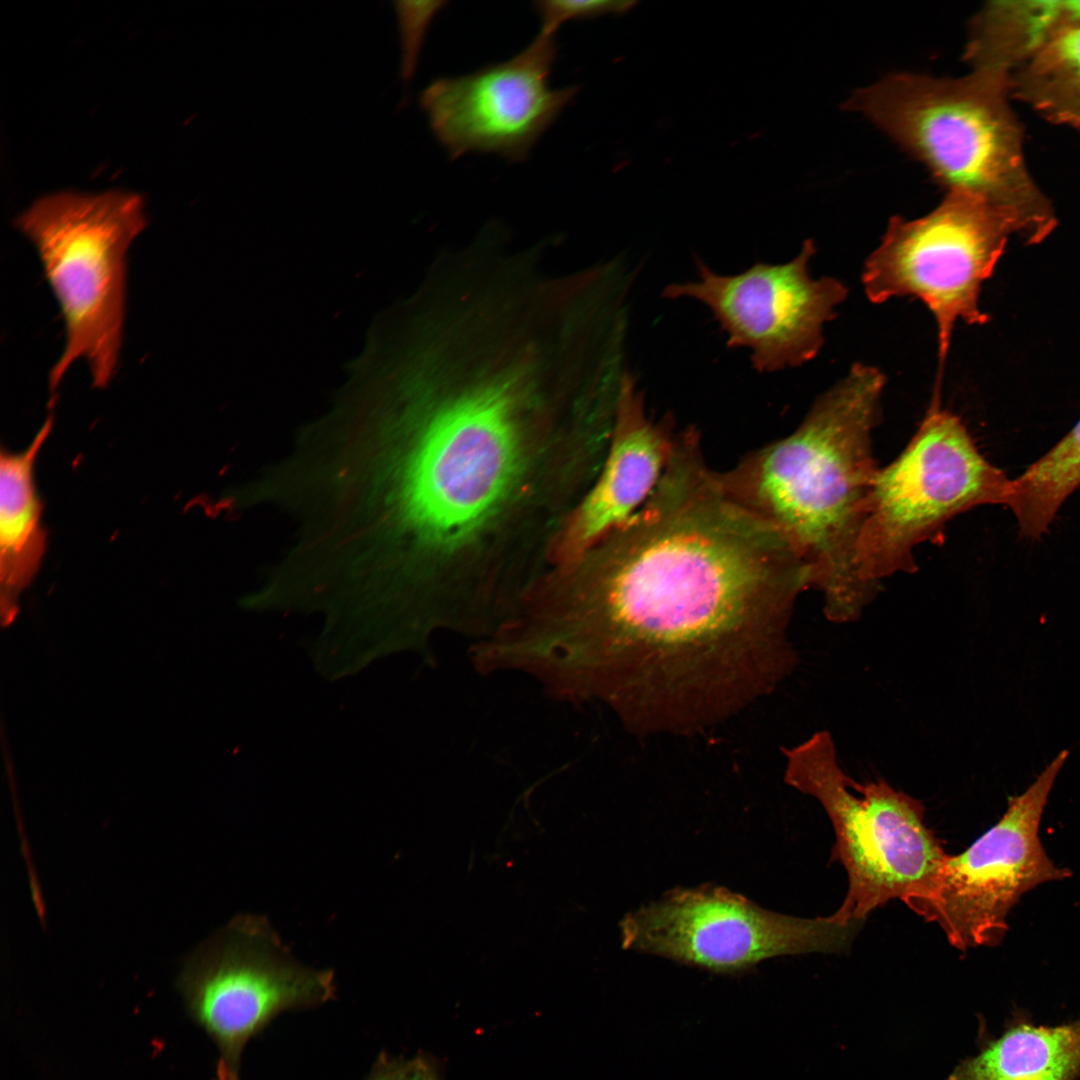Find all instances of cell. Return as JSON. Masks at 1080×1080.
<instances>
[{"mask_svg":"<svg viewBox=\"0 0 1080 1080\" xmlns=\"http://www.w3.org/2000/svg\"><path fill=\"white\" fill-rule=\"evenodd\" d=\"M376 373L312 427L305 516L326 563L350 577L396 534L438 546L470 537L514 480L521 430L541 406L582 391L586 328L542 291L491 280L433 287L384 341Z\"/></svg>","mask_w":1080,"mask_h":1080,"instance_id":"obj_1","label":"cell"},{"mask_svg":"<svg viewBox=\"0 0 1080 1080\" xmlns=\"http://www.w3.org/2000/svg\"><path fill=\"white\" fill-rule=\"evenodd\" d=\"M596 546L577 613L517 638L522 668L551 692L599 700L637 734H687L793 668L787 627L809 569L728 495L694 427L678 433L644 504Z\"/></svg>","mask_w":1080,"mask_h":1080,"instance_id":"obj_2","label":"cell"},{"mask_svg":"<svg viewBox=\"0 0 1080 1080\" xmlns=\"http://www.w3.org/2000/svg\"><path fill=\"white\" fill-rule=\"evenodd\" d=\"M884 386L878 368L854 364L792 433L717 472L732 499L796 550L835 621L855 619L879 588L861 578L856 553L879 471L872 432Z\"/></svg>","mask_w":1080,"mask_h":1080,"instance_id":"obj_3","label":"cell"},{"mask_svg":"<svg viewBox=\"0 0 1080 1080\" xmlns=\"http://www.w3.org/2000/svg\"><path fill=\"white\" fill-rule=\"evenodd\" d=\"M1011 100V75L974 69L957 78L892 73L856 89L845 106L919 161L946 192L984 199L1035 240L1055 216L1027 166Z\"/></svg>","mask_w":1080,"mask_h":1080,"instance_id":"obj_4","label":"cell"},{"mask_svg":"<svg viewBox=\"0 0 1080 1080\" xmlns=\"http://www.w3.org/2000/svg\"><path fill=\"white\" fill-rule=\"evenodd\" d=\"M34 245L65 325V347L49 372L50 402L78 360L106 388L123 343L127 253L147 225L142 197L108 191L44 196L15 220Z\"/></svg>","mask_w":1080,"mask_h":1080,"instance_id":"obj_5","label":"cell"},{"mask_svg":"<svg viewBox=\"0 0 1080 1080\" xmlns=\"http://www.w3.org/2000/svg\"><path fill=\"white\" fill-rule=\"evenodd\" d=\"M836 752L825 730L783 752L785 782L821 804L835 834L831 859L847 873L845 898L829 917L862 923L893 899L912 910L932 893L948 854L926 826L921 801L884 779L854 780Z\"/></svg>","mask_w":1080,"mask_h":1080,"instance_id":"obj_6","label":"cell"},{"mask_svg":"<svg viewBox=\"0 0 1080 1080\" xmlns=\"http://www.w3.org/2000/svg\"><path fill=\"white\" fill-rule=\"evenodd\" d=\"M1013 483L978 451L939 389L904 450L879 468L857 545L861 578L879 587L917 566L914 551L938 542L955 516L985 504L1009 506Z\"/></svg>","mask_w":1080,"mask_h":1080,"instance_id":"obj_7","label":"cell"},{"mask_svg":"<svg viewBox=\"0 0 1080 1080\" xmlns=\"http://www.w3.org/2000/svg\"><path fill=\"white\" fill-rule=\"evenodd\" d=\"M1013 232L1017 226L1005 211L973 194L946 192L920 218H890L864 265L865 294L876 304L894 297L921 300L936 321L942 366L955 323L985 321L978 307L981 285Z\"/></svg>","mask_w":1080,"mask_h":1080,"instance_id":"obj_8","label":"cell"},{"mask_svg":"<svg viewBox=\"0 0 1080 1080\" xmlns=\"http://www.w3.org/2000/svg\"><path fill=\"white\" fill-rule=\"evenodd\" d=\"M186 1010L239 1074L243 1050L284 1011L335 998L334 972L297 961L268 919L241 914L202 943L177 980Z\"/></svg>","mask_w":1080,"mask_h":1080,"instance_id":"obj_9","label":"cell"},{"mask_svg":"<svg viewBox=\"0 0 1080 1080\" xmlns=\"http://www.w3.org/2000/svg\"><path fill=\"white\" fill-rule=\"evenodd\" d=\"M861 924L785 915L724 887L702 885L675 888L642 905L625 915L620 929L625 949L738 975L773 957L843 952Z\"/></svg>","mask_w":1080,"mask_h":1080,"instance_id":"obj_10","label":"cell"},{"mask_svg":"<svg viewBox=\"0 0 1080 1080\" xmlns=\"http://www.w3.org/2000/svg\"><path fill=\"white\" fill-rule=\"evenodd\" d=\"M1069 751H1061L1001 819L958 855H948L932 893L912 911L935 922L960 951L999 945L1021 896L1071 871L1046 854L1039 826L1053 783Z\"/></svg>","mask_w":1080,"mask_h":1080,"instance_id":"obj_11","label":"cell"},{"mask_svg":"<svg viewBox=\"0 0 1080 1080\" xmlns=\"http://www.w3.org/2000/svg\"><path fill=\"white\" fill-rule=\"evenodd\" d=\"M816 252L806 240L792 260L756 262L748 269L723 275L696 259V281L673 282L665 299L689 298L705 305L726 335L728 348H746L759 373L794 368L812 360L824 343V324L848 295L833 277L814 279L809 263Z\"/></svg>","mask_w":1080,"mask_h":1080,"instance_id":"obj_12","label":"cell"},{"mask_svg":"<svg viewBox=\"0 0 1080 1080\" xmlns=\"http://www.w3.org/2000/svg\"><path fill=\"white\" fill-rule=\"evenodd\" d=\"M554 36L540 33L508 61L432 81L420 104L452 159L495 153L521 162L574 98L577 88L553 89Z\"/></svg>","mask_w":1080,"mask_h":1080,"instance_id":"obj_13","label":"cell"},{"mask_svg":"<svg viewBox=\"0 0 1080 1080\" xmlns=\"http://www.w3.org/2000/svg\"><path fill=\"white\" fill-rule=\"evenodd\" d=\"M673 416L648 417L634 377L620 379L607 455L600 475L578 506L563 541L569 562H578L627 521L659 482L675 447Z\"/></svg>","mask_w":1080,"mask_h":1080,"instance_id":"obj_14","label":"cell"},{"mask_svg":"<svg viewBox=\"0 0 1080 1080\" xmlns=\"http://www.w3.org/2000/svg\"><path fill=\"white\" fill-rule=\"evenodd\" d=\"M49 411L43 425L21 452L0 454V594L4 624L18 610L19 596L38 573L47 547L43 504L35 483L37 456L53 427Z\"/></svg>","mask_w":1080,"mask_h":1080,"instance_id":"obj_15","label":"cell"},{"mask_svg":"<svg viewBox=\"0 0 1080 1080\" xmlns=\"http://www.w3.org/2000/svg\"><path fill=\"white\" fill-rule=\"evenodd\" d=\"M1080 28V0H997L971 18L963 60L1012 74L1061 35Z\"/></svg>","mask_w":1080,"mask_h":1080,"instance_id":"obj_16","label":"cell"},{"mask_svg":"<svg viewBox=\"0 0 1080 1080\" xmlns=\"http://www.w3.org/2000/svg\"><path fill=\"white\" fill-rule=\"evenodd\" d=\"M1080 1074V1020L1058 1027L1014 1026L949 1080H1075Z\"/></svg>","mask_w":1080,"mask_h":1080,"instance_id":"obj_17","label":"cell"},{"mask_svg":"<svg viewBox=\"0 0 1080 1080\" xmlns=\"http://www.w3.org/2000/svg\"><path fill=\"white\" fill-rule=\"evenodd\" d=\"M1013 100L1080 133V28L1050 43L1011 76Z\"/></svg>","mask_w":1080,"mask_h":1080,"instance_id":"obj_18","label":"cell"},{"mask_svg":"<svg viewBox=\"0 0 1080 1080\" xmlns=\"http://www.w3.org/2000/svg\"><path fill=\"white\" fill-rule=\"evenodd\" d=\"M1012 483L1009 507L1021 533L1036 538L1046 531L1061 504L1080 485V420Z\"/></svg>","mask_w":1080,"mask_h":1080,"instance_id":"obj_19","label":"cell"},{"mask_svg":"<svg viewBox=\"0 0 1080 1080\" xmlns=\"http://www.w3.org/2000/svg\"><path fill=\"white\" fill-rule=\"evenodd\" d=\"M434 2L397 1L396 12L402 39L401 75L404 81L411 78L420 47L431 15L437 10Z\"/></svg>","mask_w":1080,"mask_h":1080,"instance_id":"obj_20","label":"cell"},{"mask_svg":"<svg viewBox=\"0 0 1080 1080\" xmlns=\"http://www.w3.org/2000/svg\"><path fill=\"white\" fill-rule=\"evenodd\" d=\"M632 3L626 1H538L535 9L541 19L540 33L554 36L561 24L572 19H586L609 12H619Z\"/></svg>","mask_w":1080,"mask_h":1080,"instance_id":"obj_21","label":"cell"},{"mask_svg":"<svg viewBox=\"0 0 1080 1080\" xmlns=\"http://www.w3.org/2000/svg\"><path fill=\"white\" fill-rule=\"evenodd\" d=\"M364 1080H440V1076L423 1056L403 1058L382 1053Z\"/></svg>","mask_w":1080,"mask_h":1080,"instance_id":"obj_22","label":"cell"},{"mask_svg":"<svg viewBox=\"0 0 1080 1080\" xmlns=\"http://www.w3.org/2000/svg\"><path fill=\"white\" fill-rule=\"evenodd\" d=\"M225 1080H240V1079L229 1078V1079H225Z\"/></svg>","mask_w":1080,"mask_h":1080,"instance_id":"obj_23","label":"cell"}]
</instances>
